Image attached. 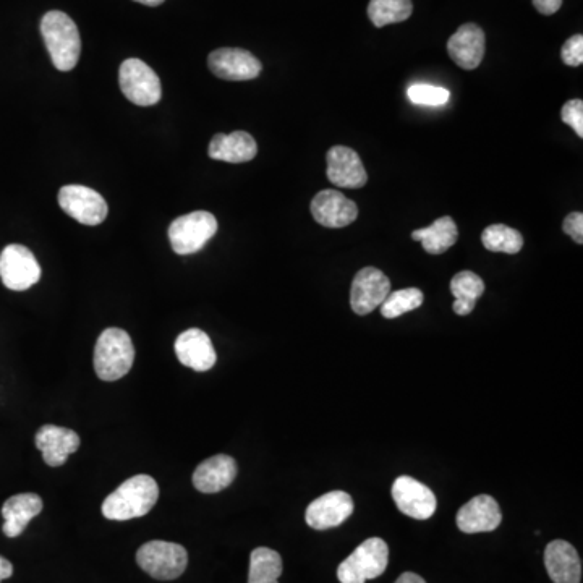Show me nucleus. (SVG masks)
I'll list each match as a JSON object with an SVG mask.
<instances>
[{"instance_id": "15", "label": "nucleus", "mask_w": 583, "mask_h": 583, "mask_svg": "<svg viewBox=\"0 0 583 583\" xmlns=\"http://www.w3.org/2000/svg\"><path fill=\"white\" fill-rule=\"evenodd\" d=\"M311 214L318 224L329 229L347 227L357 219L354 201L337 190H323L311 201Z\"/></svg>"}, {"instance_id": "23", "label": "nucleus", "mask_w": 583, "mask_h": 583, "mask_svg": "<svg viewBox=\"0 0 583 583\" xmlns=\"http://www.w3.org/2000/svg\"><path fill=\"white\" fill-rule=\"evenodd\" d=\"M209 158L216 161L242 164L252 161L258 153L255 138L247 132L218 133L209 143Z\"/></svg>"}, {"instance_id": "21", "label": "nucleus", "mask_w": 583, "mask_h": 583, "mask_svg": "<svg viewBox=\"0 0 583 583\" xmlns=\"http://www.w3.org/2000/svg\"><path fill=\"white\" fill-rule=\"evenodd\" d=\"M237 477V462L226 454L209 457L193 473V485L200 493L214 494L226 490Z\"/></svg>"}, {"instance_id": "18", "label": "nucleus", "mask_w": 583, "mask_h": 583, "mask_svg": "<svg viewBox=\"0 0 583 583\" xmlns=\"http://www.w3.org/2000/svg\"><path fill=\"white\" fill-rule=\"evenodd\" d=\"M447 52L460 69L475 70L485 56V33L473 23L462 25L447 41Z\"/></svg>"}, {"instance_id": "2", "label": "nucleus", "mask_w": 583, "mask_h": 583, "mask_svg": "<svg viewBox=\"0 0 583 583\" xmlns=\"http://www.w3.org/2000/svg\"><path fill=\"white\" fill-rule=\"evenodd\" d=\"M41 35L57 70L70 72L77 67L81 54L80 31L67 13L47 12L41 20Z\"/></svg>"}, {"instance_id": "5", "label": "nucleus", "mask_w": 583, "mask_h": 583, "mask_svg": "<svg viewBox=\"0 0 583 583\" xmlns=\"http://www.w3.org/2000/svg\"><path fill=\"white\" fill-rule=\"evenodd\" d=\"M218 232V221L208 211H195L175 219L169 227V240L177 255L198 253Z\"/></svg>"}, {"instance_id": "26", "label": "nucleus", "mask_w": 583, "mask_h": 583, "mask_svg": "<svg viewBox=\"0 0 583 583\" xmlns=\"http://www.w3.org/2000/svg\"><path fill=\"white\" fill-rule=\"evenodd\" d=\"M282 574L281 554L271 548L253 549L250 556L248 583H279Z\"/></svg>"}, {"instance_id": "25", "label": "nucleus", "mask_w": 583, "mask_h": 583, "mask_svg": "<svg viewBox=\"0 0 583 583\" xmlns=\"http://www.w3.org/2000/svg\"><path fill=\"white\" fill-rule=\"evenodd\" d=\"M451 292L456 298L452 308L457 315L467 316L472 313L478 298L485 292V282L472 271H460L452 277Z\"/></svg>"}, {"instance_id": "8", "label": "nucleus", "mask_w": 583, "mask_h": 583, "mask_svg": "<svg viewBox=\"0 0 583 583\" xmlns=\"http://www.w3.org/2000/svg\"><path fill=\"white\" fill-rule=\"evenodd\" d=\"M0 279L7 289L23 292L41 279V266L30 248L13 243L0 253Z\"/></svg>"}, {"instance_id": "27", "label": "nucleus", "mask_w": 583, "mask_h": 583, "mask_svg": "<svg viewBox=\"0 0 583 583\" xmlns=\"http://www.w3.org/2000/svg\"><path fill=\"white\" fill-rule=\"evenodd\" d=\"M412 12V0H370L368 4V17L376 28L405 22Z\"/></svg>"}, {"instance_id": "11", "label": "nucleus", "mask_w": 583, "mask_h": 583, "mask_svg": "<svg viewBox=\"0 0 583 583\" xmlns=\"http://www.w3.org/2000/svg\"><path fill=\"white\" fill-rule=\"evenodd\" d=\"M391 294L389 277L376 268H363L358 271L350 290V305L357 315H370L381 307V303Z\"/></svg>"}, {"instance_id": "36", "label": "nucleus", "mask_w": 583, "mask_h": 583, "mask_svg": "<svg viewBox=\"0 0 583 583\" xmlns=\"http://www.w3.org/2000/svg\"><path fill=\"white\" fill-rule=\"evenodd\" d=\"M396 583H426L420 575L415 572H404V574L396 580Z\"/></svg>"}, {"instance_id": "3", "label": "nucleus", "mask_w": 583, "mask_h": 583, "mask_svg": "<svg viewBox=\"0 0 583 583\" xmlns=\"http://www.w3.org/2000/svg\"><path fill=\"white\" fill-rule=\"evenodd\" d=\"M135 347L128 332L107 328L94 347V371L103 381H117L132 370Z\"/></svg>"}, {"instance_id": "9", "label": "nucleus", "mask_w": 583, "mask_h": 583, "mask_svg": "<svg viewBox=\"0 0 583 583\" xmlns=\"http://www.w3.org/2000/svg\"><path fill=\"white\" fill-rule=\"evenodd\" d=\"M59 205L70 218L85 226H98L109 214V206L103 196L85 185L60 188Z\"/></svg>"}, {"instance_id": "16", "label": "nucleus", "mask_w": 583, "mask_h": 583, "mask_svg": "<svg viewBox=\"0 0 583 583\" xmlns=\"http://www.w3.org/2000/svg\"><path fill=\"white\" fill-rule=\"evenodd\" d=\"M175 355L183 366L198 373L211 370L218 360L213 342L205 331L198 328L187 329L177 337Z\"/></svg>"}, {"instance_id": "31", "label": "nucleus", "mask_w": 583, "mask_h": 583, "mask_svg": "<svg viewBox=\"0 0 583 583\" xmlns=\"http://www.w3.org/2000/svg\"><path fill=\"white\" fill-rule=\"evenodd\" d=\"M561 119L564 124L574 130L580 138H583V101L582 99H572L564 104L561 109Z\"/></svg>"}, {"instance_id": "7", "label": "nucleus", "mask_w": 583, "mask_h": 583, "mask_svg": "<svg viewBox=\"0 0 583 583\" xmlns=\"http://www.w3.org/2000/svg\"><path fill=\"white\" fill-rule=\"evenodd\" d=\"M119 83L125 98L137 106H154L161 101V80L143 60H125L120 65Z\"/></svg>"}, {"instance_id": "35", "label": "nucleus", "mask_w": 583, "mask_h": 583, "mask_svg": "<svg viewBox=\"0 0 583 583\" xmlns=\"http://www.w3.org/2000/svg\"><path fill=\"white\" fill-rule=\"evenodd\" d=\"M13 575V566L10 561L0 556V582L5 579H10Z\"/></svg>"}, {"instance_id": "20", "label": "nucleus", "mask_w": 583, "mask_h": 583, "mask_svg": "<svg viewBox=\"0 0 583 583\" xmlns=\"http://www.w3.org/2000/svg\"><path fill=\"white\" fill-rule=\"evenodd\" d=\"M545 566L554 583L582 582V561L577 549L564 540H554L546 546Z\"/></svg>"}, {"instance_id": "28", "label": "nucleus", "mask_w": 583, "mask_h": 583, "mask_svg": "<svg viewBox=\"0 0 583 583\" xmlns=\"http://www.w3.org/2000/svg\"><path fill=\"white\" fill-rule=\"evenodd\" d=\"M481 242L486 250L494 253H507V255H517L524 247V237L519 230L504 224H494L486 227L481 234Z\"/></svg>"}, {"instance_id": "29", "label": "nucleus", "mask_w": 583, "mask_h": 583, "mask_svg": "<svg viewBox=\"0 0 583 583\" xmlns=\"http://www.w3.org/2000/svg\"><path fill=\"white\" fill-rule=\"evenodd\" d=\"M423 300H425L423 292L417 287L396 290V292H391L381 303V315L386 320H396L399 316L422 307Z\"/></svg>"}, {"instance_id": "13", "label": "nucleus", "mask_w": 583, "mask_h": 583, "mask_svg": "<svg viewBox=\"0 0 583 583\" xmlns=\"http://www.w3.org/2000/svg\"><path fill=\"white\" fill-rule=\"evenodd\" d=\"M354 514V499L344 491H329L315 499L305 512L308 527L329 530L344 524Z\"/></svg>"}, {"instance_id": "4", "label": "nucleus", "mask_w": 583, "mask_h": 583, "mask_svg": "<svg viewBox=\"0 0 583 583\" xmlns=\"http://www.w3.org/2000/svg\"><path fill=\"white\" fill-rule=\"evenodd\" d=\"M388 562V543L381 538H368L341 562L337 579L341 583H365L366 580L378 579L386 571Z\"/></svg>"}, {"instance_id": "14", "label": "nucleus", "mask_w": 583, "mask_h": 583, "mask_svg": "<svg viewBox=\"0 0 583 583\" xmlns=\"http://www.w3.org/2000/svg\"><path fill=\"white\" fill-rule=\"evenodd\" d=\"M501 522H503V512L498 501L490 494L475 496L457 512V527L460 532L469 533V535L494 532Z\"/></svg>"}, {"instance_id": "1", "label": "nucleus", "mask_w": 583, "mask_h": 583, "mask_svg": "<svg viewBox=\"0 0 583 583\" xmlns=\"http://www.w3.org/2000/svg\"><path fill=\"white\" fill-rule=\"evenodd\" d=\"M159 499V486L149 475H135L107 496L103 515L109 520L138 519L148 514Z\"/></svg>"}, {"instance_id": "19", "label": "nucleus", "mask_w": 583, "mask_h": 583, "mask_svg": "<svg viewBox=\"0 0 583 583\" xmlns=\"http://www.w3.org/2000/svg\"><path fill=\"white\" fill-rule=\"evenodd\" d=\"M80 436L69 428L44 425L36 433V447L43 452V459L49 467H60L70 454L80 447Z\"/></svg>"}, {"instance_id": "37", "label": "nucleus", "mask_w": 583, "mask_h": 583, "mask_svg": "<svg viewBox=\"0 0 583 583\" xmlns=\"http://www.w3.org/2000/svg\"><path fill=\"white\" fill-rule=\"evenodd\" d=\"M135 2L148 5V7H158V5L164 4V0H135Z\"/></svg>"}, {"instance_id": "12", "label": "nucleus", "mask_w": 583, "mask_h": 583, "mask_svg": "<svg viewBox=\"0 0 583 583\" xmlns=\"http://www.w3.org/2000/svg\"><path fill=\"white\" fill-rule=\"evenodd\" d=\"M208 65L216 77L227 81L255 80L256 77H260L263 70L260 60L256 59L252 52L232 47H222L211 52Z\"/></svg>"}, {"instance_id": "33", "label": "nucleus", "mask_w": 583, "mask_h": 583, "mask_svg": "<svg viewBox=\"0 0 583 583\" xmlns=\"http://www.w3.org/2000/svg\"><path fill=\"white\" fill-rule=\"evenodd\" d=\"M562 230L566 232L569 237H571L574 242L582 245L583 243V214L582 213H571L564 219V224H562Z\"/></svg>"}, {"instance_id": "17", "label": "nucleus", "mask_w": 583, "mask_h": 583, "mask_svg": "<svg viewBox=\"0 0 583 583\" xmlns=\"http://www.w3.org/2000/svg\"><path fill=\"white\" fill-rule=\"evenodd\" d=\"M328 179L337 187L362 188L368 182V174L354 149L334 146L328 151Z\"/></svg>"}, {"instance_id": "6", "label": "nucleus", "mask_w": 583, "mask_h": 583, "mask_svg": "<svg viewBox=\"0 0 583 583\" xmlns=\"http://www.w3.org/2000/svg\"><path fill=\"white\" fill-rule=\"evenodd\" d=\"M138 566L153 579H179L188 566L187 549L177 543L154 540L138 549Z\"/></svg>"}, {"instance_id": "32", "label": "nucleus", "mask_w": 583, "mask_h": 583, "mask_svg": "<svg viewBox=\"0 0 583 583\" xmlns=\"http://www.w3.org/2000/svg\"><path fill=\"white\" fill-rule=\"evenodd\" d=\"M561 57L564 64L580 67L583 64V36L575 35L567 39V43L562 46Z\"/></svg>"}, {"instance_id": "34", "label": "nucleus", "mask_w": 583, "mask_h": 583, "mask_svg": "<svg viewBox=\"0 0 583 583\" xmlns=\"http://www.w3.org/2000/svg\"><path fill=\"white\" fill-rule=\"evenodd\" d=\"M533 7L541 15H554L562 7V0H533Z\"/></svg>"}, {"instance_id": "10", "label": "nucleus", "mask_w": 583, "mask_h": 583, "mask_svg": "<svg viewBox=\"0 0 583 583\" xmlns=\"http://www.w3.org/2000/svg\"><path fill=\"white\" fill-rule=\"evenodd\" d=\"M392 499L402 514L415 520H428L435 515L438 501L433 491L415 478H397L392 485Z\"/></svg>"}, {"instance_id": "22", "label": "nucleus", "mask_w": 583, "mask_h": 583, "mask_svg": "<svg viewBox=\"0 0 583 583\" xmlns=\"http://www.w3.org/2000/svg\"><path fill=\"white\" fill-rule=\"evenodd\" d=\"M43 499L35 493H22L5 501L2 506V515H4L5 535L9 538H17L25 532L31 520L43 511Z\"/></svg>"}, {"instance_id": "30", "label": "nucleus", "mask_w": 583, "mask_h": 583, "mask_svg": "<svg viewBox=\"0 0 583 583\" xmlns=\"http://www.w3.org/2000/svg\"><path fill=\"white\" fill-rule=\"evenodd\" d=\"M407 96H409L413 104H418V106L435 107L444 106L451 98V93L446 88H441V86L420 83V85L410 86L409 90H407Z\"/></svg>"}, {"instance_id": "24", "label": "nucleus", "mask_w": 583, "mask_h": 583, "mask_svg": "<svg viewBox=\"0 0 583 583\" xmlns=\"http://www.w3.org/2000/svg\"><path fill=\"white\" fill-rule=\"evenodd\" d=\"M412 239L422 242L425 252L430 253V255H441L456 245L457 239H459V229H457L454 219L444 216V218H439L438 221L433 222L430 227L415 230Z\"/></svg>"}]
</instances>
